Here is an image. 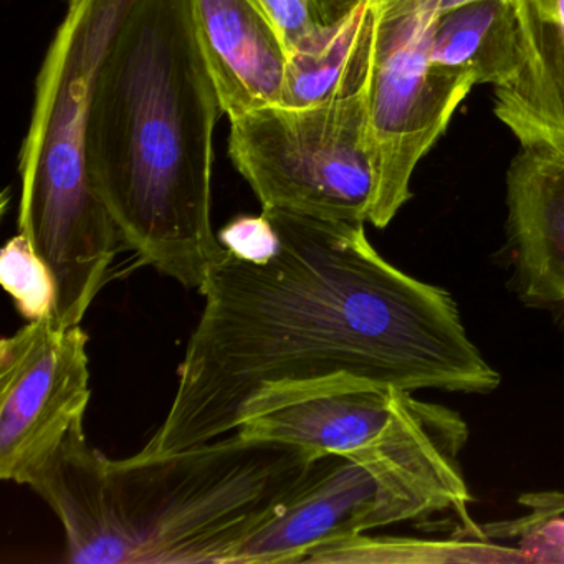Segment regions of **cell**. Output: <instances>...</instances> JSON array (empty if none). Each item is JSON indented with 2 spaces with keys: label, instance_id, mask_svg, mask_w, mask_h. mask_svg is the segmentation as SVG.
I'll use <instances>...</instances> for the list:
<instances>
[{
  "label": "cell",
  "instance_id": "cell-11",
  "mask_svg": "<svg viewBox=\"0 0 564 564\" xmlns=\"http://www.w3.org/2000/svg\"><path fill=\"white\" fill-rule=\"evenodd\" d=\"M507 206L518 293L564 326V156L523 148L508 170Z\"/></svg>",
  "mask_w": 564,
  "mask_h": 564
},
{
  "label": "cell",
  "instance_id": "cell-9",
  "mask_svg": "<svg viewBox=\"0 0 564 564\" xmlns=\"http://www.w3.org/2000/svg\"><path fill=\"white\" fill-rule=\"evenodd\" d=\"M422 402L412 392L382 386L315 389L250 415L237 432L318 455H356L401 431Z\"/></svg>",
  "mask_w": 564,
  "mask_h": 564
},
{
  "label": "cell",
  "instance_id": "cell-8",
  "mask_svg": "<svg viewBox=\"0 0 564 564\" xmlns=\"http://www.w3.org/2000/svg\"><path fill=\"white\" fill-rule=\"evenodd\" d=\"M88 335L52 316L0 341V477L31 487L90 404Z\"/></svg>",
  "mask_w": 564,
  "mask_h": 564
},
{
  "label": "cell",
  "instance_id": "cell-17",
  "mask_svg": "<svg viewBox=\"0 0 564 564\" xmlns=\"http://www.w3.org/2000/svg\"><path fill=\"white\" fill-rule=\"evenodd\" d=\"M0 282L28 322L52 316L55 305L54 279L47 265L32 252L22 234L9 240L2 249Z\"/></svg>",
  "mask_w": 564,
  "mask_h": 564
},
{
  "label": "cell",
  "instance_id": "cell-3",
  "mask_svg": "<svg viewBox=\"0 0 564 564\" xmlns=\"http://www.w3.org/2000/svg\"><path fill=\"white\" fill-rule=\"evenodd\" d=\"M319 457L236 432L117 460L78 429L31 488L61 520L68 563L230 564L302 490Z\"/></svg>",
  "mask_w": 564,
  "mask_h": 564
},
{
  "label": "cell",
  "instance_id": "cell-14",
  "mask_svg": "<svg viewBox=\"0 0 564 564\" xmlns=\"http://www.w3.org/2000/svg\"><path fill=\"white\" fill-rule=\"evenodd\" d=\"M431 58L468 75L475 85L505 87L520 70V35L513 0H477L438 12Z\"/></svg>",
  "mask_w": 564,
  "mask_h": 564
},
{
  "label": "cell",
  "instance_id": "cell-16",
  "mask_svg": "<svg viewBox=\"0 0 564 564\" xmlns=\"http://www.w3.org/2000/svg\"><path fill=\"white\" fill-rule=\"evenodd\" d=\"M531 513L508 523L481 528L487 538H517V547L527 563L564 564V495L543 494L531 497Z\"/></svg>",
  "mask_w": 564,
  "mask_h": 564
},
{
  "label": "cell",
  "instance_id": "cell-1",
  "mask_svg": "<svg viewBox=\"0 0 564 564\" xmlns=\"http://www.w3.org/2000/svg\"><path fill=\"white\" fill-rule=\"evenodd\" d=\"M262 214L279 250L263 263L226 250L209 270L176 395L134 457L217 441L250 415L315 389L488 394L500 386L454 296L395 269L369 242L365 224Z\"/></svg>",
  "mask_w": 564,
  "mask_h": 564
},
{
  "label": "cell",
  "instance_id": "cell-19",
  "mask_svg": "<svg viewBox=\"0 0 564 564\" xmlns=\"http://www.w3.org/2000/svg\"><path fill=\"white\" fill-rule=\"evenodd\" d=\"M470 2H477V0H441L438 4V12L452 11V9L460 8V6L470 4Z\"/></svg>",
  "mask_w": 564,
  "mask_h": 564
},
{
  "label": "cell",
  "instance_id": "cell-13",
  "mask_svg": "<svg viewBox=\"0 0 564 564\" xmlns=\"http://www.w3.org/2000/svg\"><path fill=\"white\" fill-rule=\"evenodd\" d=\"M372 0H358L290 51L282 104L308 107L358 94L372 57Z\"/></svg>",
  "mask_w": 564,
  "mask_h": 564
},
{
  "label": "cell",
  "instance_id": "cell-18",
  "mask_svg": "<svg viewBox=\"0 0 564 564\" xmlns=\"http://www.w3.org/2000/svg\"><path fill=\"white\" fill-rule=\"evenodd\" d=\"M224 249L246 262L263 263L279 250V234L263 214L240 216L219 232Z\"/></svg>",
  "mask_w": 564,
  "mask_h": 564
},
{
  "label": "cell",
  "instance_id": "cell-4",
  "mask_svg": "<svg viewBox=\"0 0 564 564\" xmlns=\"http://www.w3.org/2000/svg\"><path fill=\"white\" fill-rule=\"evenodd\" d=\"M137 0H67L35 85L21 151L19 234L55 283L52 319H82L107 280L120 232L88 170V118L101 62Z\"/></svg>",
  "mask_w": 564,
  "mask_h": 564
},
{
  "label": "cell",
  "instance_id": "cell-5",
  "mask_svg": "<svg viewBox=\"0 0 564 564\" xmlns=\"http://www.w3.org/2000/svg\"><path fill=\"white\" fill-rule=\"evenodd\" d=\"M467 441L460 414L422 402L382 444L319 457L302 490L237 547L230 564L303 563L333 541L442 511L458 514L465 536L484 538L468 514L471 498L460 465Z\"/></svg>",
  "mask_w": 564,
  "mask_h": 564
},
{
  "label": "cell",
  "instance_id": "cell-6",
  "mask_svg": "<svg viewBox=\"0 0 564 564\" xmlns=\"http://www.w3.org/2000/svg\"><path fill=\"white\" fill-rule=\"evenodd\" d=\"M368 84L308 107L272 105L230 121L229 154L262 209L369 223L379 191Z\"/></svg>",
  "mask_w": 564,
  "mask_h": 564
},
{
  "label": "cell",
  "instance_id": "cell-2",
  "mask_svg": "<svg viewBox=\"0 0 564 564\" xmlns=\"http://www.w3.org/2000/svg\"><path fill=\"white\" fill-rule=\"evenodd\" d=\"M223 115L191 0H137L95 80L88 170L121 243L186 289L226 256L213 229Z\"/></svg>",
  "mask_w": 564,
  "mask_h": 564
},
{
  "label": "cell",
  "instance_id": "cell-15",
  "mask_svg": "<svg viewBox=\"0 0 564 564\" xmlns=\"http://www.w3.org/2000/svg\"><path fill=\"white\" fill-rule=\"evenodd\" d=\"M527 563L518 547L500 546L484 538L422 541L411 538L356 534L316 547L303 560L306 564L345 563Z\"/></svg>",
  "mask_w": 564,
  "mask_h": 564
},
{
  "label": "cell",
  "instance_id": "cell-10",
  "mask_svg": "<svg viewBox=\"0 0 564 564\" xmlns=\"http://www.w3.org/2000/svg\"><path fill=\"white\" fill-rule=\"evenodd\" d=\"M191 14L229 120L282 104L289 48L256 0H191Z\"/></svg>",
  "mask_w": 564,
  "mask_h": 564
},
{
  "label": "cell",
  "instance_id": "cell-7",
  "mask_svg": "<svg viewBox=\"0 0 564 564\" xmlns=\"http://www.w3.org/2000/svg\"><path fill=\"white\" fill-rule=\"evenodd\" d=\"M441 0H372L368 115L379 166L371 224L384 229L411 199L422 158L445 133L475 87L468 75L437 67L432 32Z\"/></svg>",
  "mask_w": 564,
  "mask_h": 564
},
{
  "label": "cell",
  "instance_id": "cell-12",
  "mask_svg": "<svg viewBox=\"0 0 564 564\" xmlns=\"http://www.w3.org/2000/svg\"><path fill=\"white\" fill-rule=\"evenodd\" d=\"M520 70L495 88V115L524 150L564 156V0H513Z\"/></svg>",
  "mask_w": 564,
  "mask_h": 564
}]
</instances>
